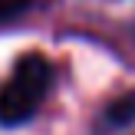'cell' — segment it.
<instances>
[{
  "label": "cell",
  "instance_id": "2",
  "mask_svg": "<svg viewBox=\"0 0 135 135\" xmlns=\"http://www.w3.org/2000/svg\"><path fill=\"white\" fill-rule=\"evenodd\" d=\"M109 129H119V125H132L135 122V89L129 92V96L115 99V102L105 109V119H102Z\"/></svg>",
  "mask_w": 135,
  "mask_h": 135
},
{
  "label": "cell",
  "instance_id": "3",
  "mask_svg": "<svg viewBox=\"0 0 135 135\" xmlns=\"http://www.w3.org/2000/svg\"><path fill=\"white\" fill-rule=\"evenodd\" d=\"M30 7H33V0H0V23L23 17V13L30 10Z\"/></svg>",
  "mask_w": 135,
  "mask_h": 135
},
{
  "label": "cell",
  "instance_id": "1",
  "mask_svg": "<svg viewBox=\"0 0 135 135\" xmlns=\"http://www.w3.org/2000/svg\"><path fill=\"white\" fill-rule=\"evenodd\" d=\"M53 63L43 53H23L13 63L10 76L0 86V125L3 129H17L26 125L40 109H43L46 96L53 89Z\"/></svg>",
  "mask_w": 135,
  "mask_h": 135
}]
</instances>
